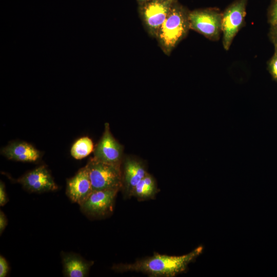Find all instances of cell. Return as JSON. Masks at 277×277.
Listing matches in <instances>:
<instances>
[{"instance_id":"10","label":"cell","mask_w":277,"mask_h":277,"mask_svg":"<svg viewBox=\"0 0 277 277\" xmlns=\"http://www.w3.org/2000/svg\"><path fill=\"white\" fill-rule=\"evenodd\" d=\"M93 189L86 165L67 182L66 194L70 200L81 206L87 199Z\"/></svg>"},{"instance_id":"1","label":"cell","mask_w":277,"mask_h":277,"mask_svg":"<svg viewBox=\"0 0 277 277\" xmlns=\"http://www.w3.org/2000/svg\"><path fill=\"white\" fill-rule=\"evenodd\" d=\"M203 249L202 246H199L181 256L155 254L132 264L117 265L114 269L121 272H142L150 276L172 277L185 271L188 265L202 253Z\"/></svg>"},{"instance_id":"5","label":"cell","mask_w":277,"mask_h":277,"mask_svg":"<svg viewBox=\"0 0 277 277\" xmlns=\"http://www.w3.org/2000/svg\"><path fill=\"white\" fill-rule=\"evenodd\" d=\"M248 0H235L222 12V44L228 50L232 43L245 24Z\"/></svg>"},{"instance_id":"19","label":"cell","mask_w":277,"mask_h":277,"mask_svg":"<svg viewBox=\"0 0 277 277\" xmlns=\"http://www.w3.org/2000/svg\"><path fill=\"white\" fill-rule=\"evenodd\" d=\"M9 270L8 263L2 255L0 256V277H5Z\"/></svg>"},{"instance_id":"7","label":"cell","mask_w":277,"mask_h":277,"mask_svg":"<svg viewBox=\"0 0 277 277\" xmlns=\"http://www.w3.org/2000/svg\"><path fill=\"white\" fill-rule=\"evenodd\" d=\"M123 149V145L112 135L109 124L106 123L103 134L94 149L93 157L104 163L121 165Z\"/></svg>"},{"instance_id":"22","label":"cell","mask_w":277,"mask_h":277,"mask_svg":"<svg viewBox=\"0 0 277 277\" xmlns=\"http://www.w3.org/2000/svg\"><path fill=\"white\" fill-rule=\"evenodd\" d=\"M138 2L141 3H144V2H150V1H153L156 0H137Z\"/></svg>"},{"instance_id":"18","label":"cell","mask_w":277,"mask_h":277,"mask_svg":"<svg viewBox=\"0 0 277 277\" xmlns=\"http://www.w3.org/2000/svg\"><path fill=\"white\" fill-rule=\"evenodd\" d=\"M268 37L274 47L277 48V25H270Z\"/></svg>"},{"instance_id":"21","label":"cell","mask_w":277,"mask_h":277,"mask_svg":"<svg viewBox=\"0 0 277 277\" xmlns=\"http://www.w3.org/2000/svg\"><path fill=\"white\" fill-rule=\"evenodd\" d=\"M7 225V219L4 213L0 211V233L2 234Z\"/></svg>"},{"instance_id":"11","label":"cell","mask_w":277,"mask_h":277,"mask_svg":"<svg viewBox=\"0 0 277 277\" xmlns=\"http://www.w3.org/2000/svg\"><path fill=\"white\" fill-rule=\"evenodd\" d=\"M7 159L16 161L34 162L41 156V152L31 144L25 142H14L2 149Z\"/></svg>"},{"instance_id":"3","label":"cell","mask_w":277,"mask_h":277,"mask_svg":"<svg viewBox=\"0 0 277 277\" xmlns=\"http://www.w3.org/2000/svg\"><path fill=\"white\" fill-rule=\"evenodd\" d=\"M93 191L120 189L123 186L121 165L91 158L86 165Z\"/></svg>"},{"instance_id":"2","label":"cell","mask_w":277,"mask_h":277,"mask_svg":"<svg viewBox=\"0 0 277 277\" xmlns=\"http://www.w3.org/2000/svg\"><path fill=\"white\" fill-rule=\"evenodd\" d=\"M189 11L176 2L160 28L155 38L163 52L169 55L190 30Z\"/></svg>"},{"instance_id":"14","label":"cell","mask_w":277,"mask_h":277,"mask_svg":"<svg viewBox=\"0 0 277 277\" xmlns=\"http://www.w3.org/2000/svg\"><path fill=\"white\" fill-rule=\"evenodd\" d=\"M157 191L154 177L148 173L140 181L132 190L130 196L146 199L153 197Z\"/></svg>"},{"instance_id":"16","label":"cell","mask_w":277,"mask_h":277,"mask_svg":"<svg viewBox=\"0 0 277 277\" xmlns=\"http://www.w3.org/2000/svg\"><path fill=\"white\" fill-rule=\"evenodd\" d=\"M267 69L272 78L277 82V48H274V53L267 63Z\"/></svg>"},{"instance_id":"13","label":"cell","mask_w":277,"mask_h":277,"mask_svg":"<svg viewBox=\"0 0 277 277\" xmlns=\"http://www.w3.org/2000/svg\"><path fill=\"white\" fill-rule=\"evenodd\" d=\"M62 256L65 276L85 277L88 275L92 262L87 261L79 255L72 253H63Z\"/></svg>"},{"instance_id":"8","label":"cell","mask_w":277,"mask_h":277,"mask_svg":"<svg viewBox=\"0 0 277 277\" xmlns=\"http://www.w3.org/2000/svg\"><path fill=\"white\" fill-rule=\"evenodd\" d=\"M119 189L93 191L81 205L82 210L92 216H103L111 211Z\"/></svg>"},{"instance_id":"12","label":"cell","mask_w":277,"mask_h":277,"mask_svg":"<svg viewBox=\"0 0 277 277\" xmlns=\"http://www.w3.org/2000/svg\"><path fill=\"white\" fill-rule=\"evenodd\" d=\"M148 173L145 166L141 161L127 157L124 159L123 185L126 193H130L137 185Z\"/></svg>"},{"instance_id":"20","label":"cell","mask_w":277,"mask_h":277,"mask_svg":"<svg viewBox=\"0 0 277 277\" xmlns=\"http://www.w3.org/2000/svg\"><path fill=\"white\" fill-rule=\"evenodd\" d=\"M8 201V196L6 191L5 186L3 182L0 183V205L4 206Z\"/></svg>"},{"instance_id":"4","label":"cell","mask_w":277,"mask_h":277,"mask_svg":"<svg viewBox=\"0 0 277 277\" xmlns=\"http://www.w3.org/2000/svg\"><path fill=\"white\" fill-rule=\"evenodd\" d=\"M222 21V12L216 8L199 9L189 13L190 29L212 41H217L220 38Z\"/></svg>"},{"instance_id":"6","label":"cell","mask_w":277,"mask_h":277,"mask_svg":"<svg viewBox=\"0 0 277 277\" xmlns=\"http://www.w3.org/2000/svg\"><path fill=\"white\" fill-rule=\"evenodd\" d=\"M177 0H156L141 3L139 12L148 33L155 38L158 31Z\"/></svg>"},{"instance_id":"15","label":"cell","mask_w":277,"mask_h":277,"mask_svg":"<svg viewBox=\"0 0 277 277\" xmlns=\"http://www.w3.org/2000/svg\"><path fill=\"white\" fill-rule=\"evenodd\" d=\"M94 150L92 141L87 136L77 140L72 145L70 153L71 156L76 160L82 159Z\"/></svg>"},{"instance_id":"9","label":"cell","mask_w":277,"mask_h":277,"mask_svg":"<svg viewBox=\"0 0 277 277\" xmlns=\"http://www.w3.org/2000/svg\"><path fill=\"white\" fill-rule=\"evenodd\" d=\"M17 182L31 192L41 193L57 189L49 171L44 165L27 172L19 178Z\"/></svg>"},{"instance_id":"17","label":"cell","mask_w":277,"mask_h":277,"mask_svg":"<svg viewBox=\"0 0 277 277\" xmlns=\"http://www.w3.org/2000/svg\"><path fill=\"white\" fill-rule=\"evenodd\" d=\"M268 22L270 25H277V0H273L267 14Z\"/></svg>"}]
</instances>
